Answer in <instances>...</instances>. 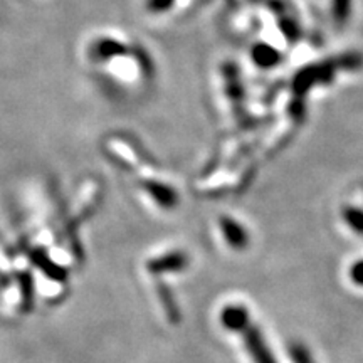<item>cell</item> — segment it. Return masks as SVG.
<instances>
[{"mask_svg": "<svg viewBox=\"0 0 363 363\" xmlns=\"http://www.w3.org/2000/svg\"><path fill=\"white\" fill-rule=\"evenodd\" d=\"M244 342H246V348L254 363H278L276 358L272 357L264 338H262L261 331L257 328L249 326L246 333H244Z\"/></svg>", "mask_w": 363, "mask_h": 363, "instance_id": "cell-1", "label": "cell"}, {"mask_svg": "<svg viewBox=\"0 0 363 363\" xmlns=\"http://www.w3.org/2000/svg\"><path fill=\"white\" fill-rule=\"evenodd\" d=\"M224 328L230 331H246L249 328V313L242 305H229L220 315Z\"/></svg>", "mask_w": 363, "mask_h": 363, "instance_id": "cell-2", "label": "cell"}, {"mask_svg": "<svg viewBox=\"0 0 363 363\" xmlns=\"http://www.w3.org/2000/svg\"><path fill=\"white\" fill-rule=\"evenodd\" d=\"M220 229H222V234H224V238L227 240V244H229L230 247L238 249H246L247 244H249V235L246 230H244V227H240L238 222H234L233 219H222L220 220Z\"/></svg>", "mask_w": 363, "mask_h": 363, "instance_id": "cell-3", "label": "cell"}, {"mask_svg": "<svg viewBox=\"0 0 363 363\" xmlns=\"http://www.w3.org/2000/svg\"><path fill=\"white\" fill-rule=\"evenodd\" d=\"M187 262L189 259L182 252H172L150 262V271L152 272L182 271L185 266H187Z\"/></svg>", "mask_w": 363, "mask_h": 363, "instance_id": "cell-4", "label": "cell"}, {"mask_svg": "<svg viewBox=\"0 0 363 363\" xmlns=\"http://www.w3.org/2000/svg\"><path fill=\"white\" fill-rule=\"evenodd\" d=\"M345 220L358 234H363V212L357 208H347L345 211Z\"/></svg>", "mask_w": 363, "mask_h": 363, "instance_id": "cell-5", "label": "cell"}, {"mask_svg": "<svg viewBox=\"0 0 363 363\" xmlns=\"http://www.w3.org/2000/svg\"><path fill=\"white\" fill-rule=\"evenodd\" d=\"M289 353H291V358L294 363H315L311 358V353L308 352V348L299 343L291 345V350H289Z\"/></svg>", "mask_w": 363, "mask_h": 363, "instance_id": "cell-6", "label": "cell"}, {"mask_svg": "<svg viewBox=\"0 0 363 363\" xmlns=\"http://www.w3.org/2000/svg\"><path fill=\"white\" fill-rule=\"evenodd\" d=\"M158 293H160V298L162 301L165 303V308H167V315H169V318L172 321H177L179 320V310H177V305L174 303V299H172L170 293L167 291L165 288L158 289Z\"/></svg>", "mask_w": 363, "mask_h": 363, "instance_id": "cell-7", "label": "cell"}, {"mask_svg": "<svg viewBox=\"0 0 363 363\" xmlns=\"http://www.w3.org/2000/svg\"><path fill=\"white\" fill-rule=\"evenodd\" d=\"M350 276H352V281L357 286H363V261H358L352 266Z\"/></svg>", "mask_w": 363, "mask_h": 363, "instance_id": "cell-8", "label": "cell"}]
</instances>
